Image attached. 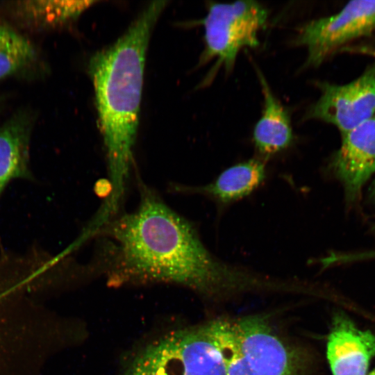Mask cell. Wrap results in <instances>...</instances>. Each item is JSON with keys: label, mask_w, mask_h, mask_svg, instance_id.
Returning a JSON list of instances; mask_svg holds the SVG:
<instances>
[{"label": "cell", "mask_w": 375, "mask_h": 375, "mask_svg": "<svg viewBox=\"0 0 375 375\" xmlns=\"http://www.w3.org/2000/svg\"><path fill=\"white\" fill-rule=\"evenodd\" d=\"M97 233L106 238L102 258L111 283H174L217 294L261 282L256 274L213 255L194 226L144 185L136 209L107 222Z\"/></svg>", "instance_id": "1"}, {"label": "cell", "mask_w": 375, "mask_h": 375, "mask_svg": "<svg viewBox=\"0 0 375 375\" xmlns=\"http://www.w3.org/2000/svg\"><path fill=\"white\" fill-rule=\"evenodd\" d=\"M166 3L151 2L120 38L89 61L111 184V194L102 206L107 213L117 210L133 163L146 52L152 29Z\"/></svg>", "instance_id": "2"}, {"label": "cell", "mask_w": 375, "mask_h": 375, "mask_svg": "<svg viewBox=\"0 0 375 375\" xmlns=\"http://www.w3.org/2000/svg\"><path fill=\"white\" fill-rule=\"evenodd\" d=\"M123 375H226L208 324L171 331L142 349Z\"/></svg>", "instance_id": "3"}, {"label": "cell", "mask_w": 375, "mask_h": 375, "mask_svg": "<svg viewBox=\"0 0 375 375\" xmlns=\"http://www.w3.org/2000/svg\"><path fill=\"white\" fill-rule=\"evenodd\" d=\"M267 18L266 8L255 1L210 4L201 22L205 49L199 64L216 58L217 67L232 69L242 49L258 46V35Z\"/></svg>", "instance_id": "4"}, {"label": "cell", "mask_w": 375, "mask_h": 375, "mask_svg": "<svg viewBox=\"0 0 375 375\" xmlns=\"http://www.w3.org/2000/svg\"><path fill=\"white\" fill-rule=\"evenodd\" d=\"M374 31L375 0H353L338 13L303 25L296 44L307 49L306 65L316 67L344 44Z\"/></svg>", "instance_id": "5"}, {"label": "cell", "mask_w": 375, "mask_h": 375, "mask_svg": "<svg viewBox=\"0 0 375 375\" xmlns=\"http://www.w3.org/2000/svg\"><path fill=\"white\" fill-rule=\"evenodd\" d=\"M321 96L306 117L336 126L343 135L375 113V64L344 85L319 84Z\"/></svg>", "instance_id": "6"}, {"label": "cell", "mask_w": 375, "mask_h": 375, "mask_svg": "<svg viewBox=\"0 0 375 375\" xmlns=\"http://www.w3.org/2000/svg\"><path fill=\"white\" fill-rule=\"evenodd\" d=\"M250 375H299L291 351L259 317L232 322Z\"/></svg>", "instance_id": "7"}, {"label": "cell", "mask_w": 375, "mask_h": 375, "mask_svg": "<svg viewBox=\"0 0 375 375\" xmlns=\"http://www.w3.org/2000/svg\"><path fill=\"white\" fill-rule=\"evenodd\" d=\"M331 167L343 186L346 199L355 201L375 174V117L342 135Z\"/></svg>", "instance_id": "8"}, {"label": "cell", "mask_w": 375, "mask_h": 375, "mask_svg": "<svg viewBox=\"0 0 375 375\" xmlns=\"http://www.w3.org/2000/svg\"><path fill=\"white\" fill-rule=\"evenodd\" d=\"M326 356L333 375H366L375 356V335L338 314L328 337Z\"/></svg>", "instance_id": "9"}, {"label": "cell", "mask_w": 375, "mask_h": 375, "mask_svg": "<svg viewBox=\"0 0 375 375\" xmlns=\"http://www.w3.org/2000/svg\"><path fill=\"white\" fill-rule=\"evenodd\" d=\"M33 117L20 111L0 126V197L10 181L32 178L29 147Z\"/></svg>", "instance_id": "10"}, {"label": "cell", "mask_w": 375, "mask_h": 375, "mask_svg": "<svg viewBox=\"0 0 375 375\" xmlns=\"http://www.w3.org/2000/svg\"><path fill=\"white\" fill-rule=\"evenodd\" d=\"M265 160L251 158L222 171L211 183L188 187L184 191L204 194L223 206L234 203L256 190L266 177Z\"/></svg>", "instance_id": "11"}, {"label": "cell", "mask_w": 375, "mask_h": 375, "mask_svg": "<svg viewBox=\"0 0 375 375\" xmlns=\"http://www.w3.org/2000/svg\"><path fill=\"white\" fill-rule=\"evenodd\" d=\"M258 74L264 96V108L255 126L253 140L260 158L266 161L291 144L293 133L288 112L273 94L262 73L258 71Z\"/></svg>", "instance_id": "12"}, {"label": "cell", "mask_w": 375, "mask_h": 375, "mask_svg": "<svg viewBox=\"0 0 375 375\" xmlns=\"http://www.w3.org/2000/svg\"><path fill=\"white\" fill-rule=\"evenodd\" d=\"M94 1L26 0L13 6L16 17L34 28L62 26L76 19Z\"/></svg>", "instance_id": "13"}, {"label": "cell", "mask_w": 375, "mask_h": 375, "mask_svg": "<svg viewBox=\"0 0 375 375\" xmlns=\"http://www.w3.org/2000/svg\"><path fill=\"white\" fill-rule=\"evenodd\" d=\"M33 44L6 25H0V79L23 71L37 59Z\"/></svg>", "instance_id": "14"}, {"label": "cell", "mask_w": 375, "mask_h": 375, "mask_svg": "<svg viewBox=\"0 0 375 375\" xmlns=\"http://www.w3.org/2000/svg\"><path fill=\"white\" fill-rule=\"evenodd\" d=\"M208 326L221 355L226 375H250L232 322L216 320Z\"/></svg>", "instance_id": "15"}, {"label": "cell", "mask_w": 375, "mask_h": 375, "mask_svg": "<svg viewBox=\"0 0 375 375\" xmlns=\"http://www.w3.org/2000/svg\"><path fill=\"white\" fill-rule=\"evenodd\" d=\"M375 260V250L356 252H333L322 258L324 267L353 262Z\"/></svg>", "instance_id": "16"}, {"label": "cell", "mask_w": 375, "mask_h": 375, "mask_svg": "<svg viewBox=\"0 0 375 375\" xmlns=\"http://www.w3.org/2000/svg\"><path fill=\"white\" fill-rule=\"evenodd\" d=\"M369 197L374 201H375V178L369 190Z\"/></svg>", "instance_id": "17"}, {"label": "cell", "mask_w": 375, "mask_h": 375, "mask_svg": "<svg viewBox=\"0 0 375 375\" xmlns=\"http://www.w3.org/2000/svg\"><path fill=\"white\" fill-rule=\"evenodd\" d=\"M368 375H375V368L374 369V370L369 373Z\"/></svg>", "instance_id": "18"}, {"label": "cell", "mask_w": 375, "mask_h": 375, "mask_svg": "<svg viewBox=\"0 0 375 375\" xmlns=\"http://www.w3.org/2000/svg\"><path fill=\"white\" fill-rule=\"evenodd\" d=\"M0 108H1V103H0Z\"/></svg>", "instance_id": "19"}]
</instances>
